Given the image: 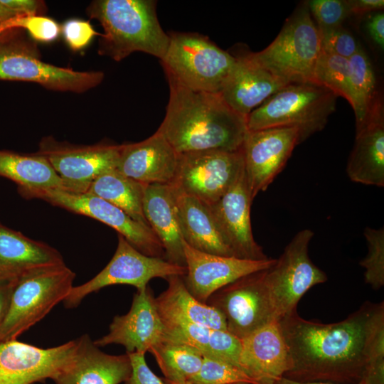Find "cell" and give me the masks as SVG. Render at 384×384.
Listing matches in <instances>:
<instances>
[{"mask_svg":"<svg viewBox=\"0 0 384 384\" xmlns=\"http://www.w3.org/2000/svg\"><path fill=\"white\" fill-rule=\"evenodd\" d=\"M166 280L167 288L155 297L162 321L189 322L227 330L223 315L215 308L195 298L187 289L182 276H171Z\"/></svg>","mask_w":384,"mask_h":384,"instance_id":"27","label":"cell"},{"mask_svg":"<svg viewBox=\"0 0 384 384\" xmlns=\"http://www.w3.org/2000/svg\"><path fill=\"white\" fill-rule=\"evenodd\" d=\"M188 383L192 384H257L240 368L225 361L207 356H203L200 370Z\"/></svg>","mask_w":384,"mask_h":384,"instance_id":"34","label":"cell"},{"mask_svg":"<svg viewBox=\"0 0 384 384\" xmlns=\"http://www.w3.org/2000/svg\"><path fill=\"white\" fill-rule=\"evenodd\" d=\"M78 340L42 348L16 339L0 341V384H33L54 376L73 357Z\"/></svg>","mask_w":384,"mask_h":384,"instance_id":"16","label":"cell"},{"mask_svg":"<svg viewBox=\"0 0 384 384\" xmlns=\"http://www.w3.org/2000/svg\"><path fill=\"white\" fill-rule=\"evenodd\" d=\"M166 78L169 100L156 132L177 154L241 149L247 117L230 108L219 94L195 91Z\"/></svg>","mask_w":384,"mask_h":384,"instance_id":"2","label":"cell"},{"mask_svg":"<svg viewBox=\"0 0 384 384\" xmlns=\"http://www.w3.org/2000/svg\"><path fill=\"white\" fill-rule=\"evenodd\" d=\"M243 172L241 149L183 153L178 154L175 176L169 185L209 206L219 200Z\"/></svg>","mask_w":384,"mask_h":384,"instance_id":"11","label":"cell"},{"mask_svg":"<svg viewBox=\"0 0 384 384\" xmlns=\"http://www.w3.org/2000/svg\"><path fill=\"white\" fill-rule=\"evenodd\" d=\"M0 36V80L39 84L60 92L83 93L99 85L101 71H78L43 61L37 45L22 37Z\"/></svg>","mask_w":384,"mask_h":384,"instance_id":"8","label":"cell"},{"mask_svg":"<svg viewBox=\"0 0 384 384\" xmlns=\"http://www.w3.org/2000/svg\"><path fill=\"white\" fill-rule=\"evenodd\" d=\"M4 6L18 15H40L46 9L45 4L38 0H0Z\"/></svg>","mask_w":384,"mask_h":384,"instance_id":"41","label":"cell"},{"mask_svg":"<svg viewBox=\"0 0 384 384\" xmlns=\"http://www.w3.org/2000/svg\"><path fill=\"white\" fill-rule=\"evenodd\" d=\"M178 157L166 139L156 132L143 141L120 144L116 170L145 185L171 184Z\"/></svg>","mask_w":384,"mask_h":384,"instance_id":"20","label":"cell"},{"mask_svg":"<svg viewBox=\"0 0 384 384\" xmlns=\"http://www.w3.org/2000/svg\"><path fill=\"white\" fill-rule=\"evenodd\" d=\"M265 273L266 270L242 277L206 301L223 315L227 331L240 339L277 320Z\"/></svg>","mask_w":384,"mask_h":384,"instance_id":"13","label":"cell"},{"mask_svg":"<svg viewBox=\"0 0 384 384\" xmlns=\"http://www.w3.org/2000/svg\"><path fill=\"white\" fill-rule=\"evenodd\" d=\"M17 15L18 14L7 8L0 1V23Z\"/></svg>","mask_w":384,"mask_h":384,"instance_id":"46","label":"cell"},{"mask_svg":"<svg viewBox=\"0 0 384 384\" xmlns=\"http://www.w3.org/2000/svg\"><path fill=\"white\" fill-rule=\"evenodd\" d=\"M127 354L131 363V373L124 384H166L150 369L145 360V353Z\"/></svg>","mask_w":384,"mask_h":384,"instance_id":"40","label":"cell"},{"mask_svg":"<svg viewBox=\"0 0 384 384\" xmlns=\"http://www.w3.org/2000/svg\"><path fill=\"white\" fill-rule=\"evenodd\" d=\"M364 235L368 245V253L360 261L365 269L364 279L366 284L378 290L384 285V230L383 228L374 229L366 228Z\"/></svg>","mask_w":384,"mask_h":384,"instance_id":"35","label":"cell"},{"mask_svg":"<svg viewBox=\"0 0 384 384\" xmlns=\"http://www.w3.org/2000/svg\"><path fill=\"white\" fill-rule=\"evenodd\" d=\"M186 272L183 277L190 293L206 303L211 294L245 275L270 268L276 259L249 260L198 251L183 240Z\"/></svg>","mask_w":384,"mask_h":384,"instance_id":"18","label":"cell"},{"mask_svg":"<svg viewBox=\"0 0 384 384\" xmlns=\"http://www.w3.org/2000/svg\"><path fill=\"white\" fill-rule=\"evenodd\" d=\"M164 375V380L186 383L198 372L203 356L196 348L178 342L164 341L150 352Z\"/></svg>","mask_w":384,"mask_h":384,"instance_id":"32","label":"cell"},{"mask_svg":"<svg viewBox=\"0 0 384 384\" xmlns=\"http://www.w3.org/2000/svg\"><path fill=\"white\" fill-rule=\"evenodd\" d=\"M146 186L114 169L95 179L87 192L112 203L134 220L149 227L143 211Z\"/></svg>","mask_w":384,"mask_h":384,"instance_id":"30","label":"cell"},{"mask_svg":"<svg viewBox=\"0 0 384 384\" xmlns=\"http://www.w3.org/2000/svg\"><path fill=\"white\" fill-rule=\"evenodd\" d=\"M153 0H95L86 9L103 28L98 53L120 61L134 52L164 57L169 35L162 29Z\"/></svg>","mask_w":384,"mask_h":384,"instance_id":"3","label":"cell"},{"mask_svg":"<svg viewBox=\"0 0 384 384\" xmlns=\"http://www.w3.org/2000/svg\"><path fill=\"white\" fill-rule=\"evenodd\" d=\"M72 359L52 379L55 384H120L131 373L127 353L119 356L104 353L90 337L77 338Z\"/></svg>","mask_w":384,"mask_h":384,"instance_id":"21","label":"cell"},{"mask_svg":"<svg viewBox=\"0 0 384 384\" xmlns=\"http://www.w3.org/2000/svg\"><path fill=\"white\" fill-rule=\"evenodd\" d=\"M321 50L319 31L306 1L298 5L267 48L247 53L259 65L289 83L314 82Z\"/></svg>","mask_w":384,"mask_h":384,"instance_id":"6","label":"cell"},{"mask_svg":"<svg viewBox=\"0 0 384 384\" xmlns=\"http://www.w3.org/2000/svg\"><path fill=\"white\" fill-rule=\"evenodd\" d=\"M186 272V267L164 258L144 255L118 234L117 249L109 263L87 282L73 286L63 300L64 306L70 309L76 307L86 296L107 286L127 284L139 291L146 289L154 278L166 279L175 275L183 277Z\"/></svg>","mask_w":384,"mask_h":384,"instance_id":"12","label":"cell"},{"mask_svg":"<svg viewBox=\"0 0 384 384\" xmlns=\"http://www.w3.org/2000/svg\"><path fill=\"white\" fill-rule=\"evenodd\" d=\"M0 176L14 182L18 191L63 189V182L50 164L34 153L0 150Z\"/></svg>","mask_w":384,"mask_h":384,"instance_id":"29","label":"cell"},{"mask_svg":"<svg viewBox=\"0 0 384 384\" xmlns=\"http://www.w3.org/2000/svg\"><path fill=\"white\" fill-rule=\"evenodd\" d=\"M314 81L344 97L354 107L349 60L321 50L315 65Z\"/></svg>","mask_w":384,"mask_h":384,"instance_id":"33","label":"cell"},{"mask_svg":"<svg viewBox=\"0 0 384 384\" xmlns=\"http://www.w3.org/2000/svg\"><path fill=\"white\" fill-rule=\"evenodd\" d=\"M163 380L164 381V383L166 384H192V383H188V382L179 383L171 382V381H169V380H166L164 379H163ZM234 384H246V383H234Z\"/></svg>","mask_w":384,"mask_h":384,"instance_id":"47","label":"cell"},{"mask_svg":"<svg viewBox=\"0 0 384 384\" xmlns=\"http://www.w3.org/2000/svg\"><path fill=\"white\" fill-rule=\"evenodd\" d=\"M289 353L284 377L300 382L357 384L363 379L373 339L384 324V302H365L331 324L302 318L297 310L278 320Z\"/></svg>","mask_w":384,"mask_h":384,"instance_id":"1","label":"cell"},{"mask_svg":"<svg viewBox=\"0 0 384 384\" xmlns=\"http://www.w3.org/2000/svg\"><path fill=\"white\" fill-rule=\"evenodd\" d=\"M313 236L309 229L299 231L266 270V284L277 321L297 310L299 301L310 288L327 280L326 273L309 256Z\"/></svg>","mask_w":384,"mask_h":384,"instance_id":"9","label":"cell"},{"mask_svg":"<svg viewBox=\"0 0 384 384\" xmlns=\"http://www.w3.org/2000/svg\"><path fill=\"white\" fill-rule=\"evenodd\" d=\"M173 190L179 228L185 242L201 252L234 257L223 238L208 206L193 196L174 188Z\"/></svg>","mask_w":384,"mask_h":384,"instance_id":"26","label":"cell"},{"mask_svg":"<svg viewBox=\"0 0 384 384\" xmlns=\"http://www.w3.org/2000/svg\"><path fill=\"white\" fill-rule=\"evenodd\" d=\"M346 172L353 182L379 187L384 186L383 103L375 108L364 124L356 130Z\"/></svg>","mask_w":384,"mask_h":384,"instance_id":"24","label":"cell"},{"mask_svg":"<svg viewBox=\"0 0 384 384\" xmlns=\"http://www.w3.org/2000/svg\"><path fill=\"white\" fill-rule=\"evenodd\" d=\"M17 276L0 274V326L6 314L13 286Z\"/></svg>","mask_w":384,"mask_h":384,"instance_id":"43","label":"cell"},{"mask_svg":"<svg viewBox=\"0 0 384 384\" xmlns=\"http://www.w3.org/2000/svg\"><path fill=\"white\" fill-rule=\"evenodd\" d=\"M252 202L244 171L233 186L208 207L234 257L249 260H264L269 257L252 235L250 220Z\"/></svg>","mask_w":384,"mask_h":384,"instance_id":"19","label":"cell"},{"mask_svg":"<svg viewBox=\"0 0 384 384\" xmlns=\"http://www.w3.org/2000/svg\"><path fill=\"white\" fill-rule=\"evenodd\" d=\"M299 144V130L294 127L247 130L241 150L245 176L252 201L281 172Z\"/></svg>","mask_w":384,"mask_h":384,"instance_id":"15","label":"cell"},{"mask_svg":"<svg viewBox=\"0 0 384 384\" xmlns=\"http://www.w3.org/2000/svg\"><path fill=\"white\" fill-rule=\"evenodd\" d=\"M321 50L349 59L361 46L342 26L319 29Z\"/></svg>","mask_w":384,"mask_h":384,"instance_id":"38","label":"cell"},{"mask_svg":"<svg viewBox=\"0 0 384 384\" xmlns=\"http://www.w3.org/2000/svg\"><path fill=\"white\" fill-rule=\"evenodd\" d=\"M351 15L380 11L384 7L383 0H347Z\"/></svg>","mask_w":384,"mask_h":384,"instance_id":"44","label":"cell"},{"mask_svg":"<svg viewBox=\"0 0 384 384\" xmlns=\"http://www.w3.org/2000/svg\"><path fill=\"white\" fill-rule=\"evenodd\" d=\"M235 57V65L219 95L235 112L247 117L289 83L259 65L247 53Z\"/></svg>","mask_w":384,"mask_h":384,"instance_id":"22","label":"cell"},{"mask_svg":"<svg viewBox=\"0 0 384 384\" xmlns=\"http://www.w3.org/2000/svg\"><path fill=\"white\" fill-rule=\"evenodd\" d=\"M63 262L54 247L0 223V274L18 275L31 267Z\"/></svg>","mask_w":384,"mask_h":384,"instance_id":"28","label":"cell"},{"mask_svg":"<svg viewBox=\"0 0 384 384\" xmlns=\"http://www.w3.org/2000/svg\"><path fill=\"white\" fill-rule=\"evenodd\" d=\"M61 33L65 43L74 51L83 50L95 36L100 34L90 21L79 18L65 21L61 26Z\"/></svg>","mask_w":384,"mask_h":384,"instance_id":"39","label":"cell"},{"mask_svg":"<svg viewBox=\"0 0 384 384\" xmlns=\"http://www.w3.org/2000/svg\"><path fill=\"white\" fill-rule=\"evenodd\" d=\"M75 277L64 262L31 267L20 273L0 326V341L16 339L63 302L73 287Z\"/></svg>","mask_w":384,"mask_h":384,"instance_id":"4","label":"cell"},{"mask_svg":"<svg viewBox=\"0 0 384 384\" xmlns=\"http://www.w3.org/2000/svg\"><path fill=\"white\" fill-rule=\"evenodd\" d=\"M18 193L25 198L41 199L74 213L100 221L114 229L144 255L165 259L164 247L149 227L134 220L120 208L94 194L70 192L61 188L26 190Z\"/></svg>","mask_w":384,"mask_h":384,"instance_id":"10","label":"cell"},{"mask_svg":"<svg viewBox=\"0 0 384 384\" xmlns=\"http://www.w3.org/2000/svg\"><path fill=\"white\" fill-rule=\"evenodd\" d=\"M120 145L98 143L84 145L41 139L35 153L45 158L60 178L63 190L87 192L100 175L116 169Z\"/></svg>","mask_w":384,"mask_h":384,"instance_id":"14","label":"cell"},{"mask_svg":"<svg viewBox=\"0 0 384 384\" xmlns=\"http://www.w3.org/2000/svg\"><path fill=\"white\" fill-rule=\"evenodd\" d=\"M161 60L166 77L195 90L219 94L232 72L235 55L196 33H171Z\"/></svg>","mask_w":384,"mask_h":384,"instance_id":"7","label":"cell"},{"mask_svg":"<svg viewBox=\"0 0 384 384\" xmlns=\"http://www.w3.org/2000/svg\"><path fill=\"white\" fill-rule=\"evenodd\" d=\"M337 95L314 82L289 83L247 117V130L294 127L299 143L321 131L336 111Z\"/></svg>","mask_w":384,"mask_h":384,"instance_id":"5","label":"cell"},{"mask_svg":"<svg viewBox=\"0 0 384 384\" xmlns=\"http://www.w3.org/2000/svg\"><path fill=\"white\" fill-rule=\"evenodd\" d=\"M143 211L150 228L161 242L165 260L186 267L181 235L173 188L169 184L146 185Z\"/></svg>","mask_w":384,"mask_h":384,"instance_id":"25","label":"cell"},{"mask_svg":"<svg viewBox=\"0 0 384 384\" xmlns=\"http://www.w3.org/2000/svg\"><path fill=\"white\" fill-rule=\"evenodd\" d=\"M351 80L355 105L356 130L366 122L374 109L382 102L376 87V78L370 60L361 46L349 59Z\"/></svg>","mask_w":384,"mask_h":384,"instance_id":"31","label":"cell"},{"mask_svg":"<svg viewBox=\"0 0 384 384\" xmlns=\"http://www.w3.org/2000/svg\"><path fill=\"white\" fill-rule=\"evenodd\" d=\"M22 28L36 41L51 43L61 33V27L53 18L42 15H17L0 23V36L7 31Z\"/></svg>","mask_w":384,"mask_h":384,"instance_id":"36","label":"cell"},{"mask_svg":"<svg viewBox=\"0 0 384 384\" xmlns=\"http://www.w3.org/2000/svg\"><path fill=\"white\" fill-rule=\"evenodd\" d=\"M270 384H334L324 382H300L287 378L284 376L279 378ZM357 384H364L362 381Z\"/></svg>","mask_w":384,"mask_h":384,"instance_id":"45","label":"cell"},{"mask_svg":"<svg viewBox=\"0 0 384 384\" xmlns=\"http://www.w3.org/2000/svg\"><path fill=\"white\" fill-rule=\"evenodd\" d=\"M166 341L165 325L158 312L151 289L137 291L129 311L114 317L109 333L94 341L98 347L110 344L123 346L129 353L151 352Z\"/></svg>","mask_w":384,"mask_h":384,"instance_id":"17","label":"cell"},{"mask_svg":"<svg viewBox=\"0 0 384 384\" xmlns=\"http://www.w3.org/2000/svg\"><path fill=\"white\" fill-rule=\"evenodd\" d=\"M240 368L257 384H270L289 367L288 350L278 321L241 339Z\"/></svg>","mask_w":384,"mask_h":384,"instance_id":"23","label":"cell"},{"mask_svg":"<svg viewBox=\"0 0 384 384\" xmlns=\"http://www.w3.org/2000/svg\"><path fill=\"white\" fill-rule=\"evenodd\" d=\"M367 31L373 41L382 50L384 48V14L375 13L366 21Z\"/></svg>","mask_w":384,"mask_h":384,"instance_id":"42","label":"cell"},{"mask_svg":"<svg viewBox=\"0 0 384 384\" xmlns=\"http://www.w3.org/2000/svg\"><path fill=\"white\" fill-rule=\"evenodd\" d=\"M319 29L342 26L351 15L347 0H311L306 1Z\"/></svg>","mask_w":384,"mask_h":384,"instance_id":"37","label":"cell"}]
</instances>
